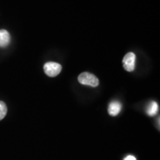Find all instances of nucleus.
I'll return each instance as SVG.
<instances>
[{
    "instance_id": "nucleus-5",
    "label": "nucleus",
    "mask_w": 160,
    "mask_h": 160,
    "mask_svg": "<svg viewBox=\"0 0 160 160\" xmlns=\"http://www.w3.org/2000/svg\"><path fill=\"white\" fill-rule=\"evenodd\" d=\"M11 42V36L6 30H0V47L5 48Z\"/></svg>"
},
{
    "instance_id": "nucleus-6",
    "label": "nucleus",
    "mask_w": 160,
    "mask_h": 160,
    "mask_svg": "<svg viewBox=\"0 0 160 160\" xmlns=\"http://www.w3.org/2000/svg\"><path fill=\"white\" fill-rule=\"evenodd\" d=\"M159 111V106L158 104L154 101H152L149 103V105H148L147 109H146V112H147L148 115H149L150 117H153V116L157 115Z\"/></svg>"
},
{
    "instance_id": "nucleus-7",
    "label": "nucleus",
    "mask_w": 160,
    "mask_h": 160,
    "mask_svg": "<svg viewBox=\"0 0 160 160\" xmlns=\"http://www.w3.org/2000/svg\"><path fill=\"white\" fill-rule=\"evenodd\" d=\"M8 108L5 103L2 101H0V120L3 119L7 114Z\"/></svg>"
},
{
    "instance_id": "nucleus-3",
    "label": "nucleus",
    "mask_w": 160,
    "mask_h": 160,
    "mask_svg": "<svg viewBox=\"0 0 160 160\" xmlns=\"http://www.w3.org/2000/svg\"><path fill=\"white\" fill-rule=\"evenodd\" d=\"M136 55L133 52H129L125 56L122 60L123 67L126 71L128 72L133 71L135 68Z\"/></svg>"
},
{
    "instance_id": "nucleus-4",
    "label": "nucleus",
    "mask_w": 160,
    "mask_h": 160,
    "mask_svg": "<svg viewBox=\"0 0 160 160\" xmlns=\"http://www.w3.org/2000/svg\"><path fill=\"white\" fill-rule=\"evenodd\" d=\"M122 110V104L118 101H113L109 104L108 105V111L109 115L112 117H116L120 113Z\"/></svg>"
},
{
    "instance_id": "nucleus-1",
    "label": "nucleus",
    "mask_w": 160,
    "mask_h": 160,
    "mask_svg": "<svg viewBox=\"0 0 160 160\" xmlns=\"http://www.w3.org/2000/svg\"><path fill=\"white\" fill-rule=\"evenodd\" d=\"M78 81L80 84L85 85H89L91 87H97L99 82L95 75L90 73L88 72H84L78 77Z\"/></svg>"
},
{
    "instance_id": "nucleus-8",
    "label": "nucleus",
    "mask_w": 160,
    "mask_h": 160,
    "mask_svg": "<svg viewBox=\"0 0 160 160\" xmlns=\"http://www.w3.org/2000/svg\"><path fill=\"white\" fill-rule=\"evenodd\" d=\"M124 160H137V159H136V157H134V156L128 155V156H127L125 159H124Z\"/></svg>"
},
{
    "instance_id": "nucleus-2",
    "label": "nucleus",
    "mask_w": 160,
    "mask_h": 160,
    "mask_svg": "<svg viewBox=\"0 0 160 160\" xmlns=\"http://www.w3.org/2000/svg\"><path fill=\"white\" fill-rule=\"evenodd\" d=\"M62 71V66L60 64L53 62H49L44 65V71L50 77H55L59 75Z\"/></svg>"
}]
</instances>
